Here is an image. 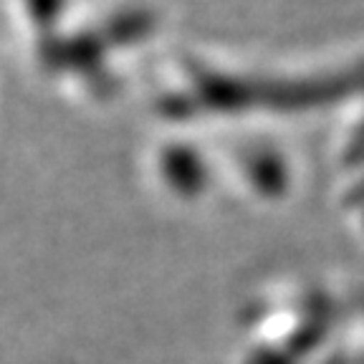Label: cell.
Here are the masks:
<instances>
[{"label":"cell","instance_id":"6da1fadb","mask_svg":"<svg viewBox=\"0 0 364 364\" xmlns=\"http://www.w3.org/2000/svg\"><path fill=\"white\" fill-rule=\"evenodd\" d=\"M154 28L157 16L144 6L74 0L56 33L28 58V66L58 99L102 109L122 94L129 56L152 38Z\"/></svg>","mask_w":364,"mask_h":364}]
</instances>
